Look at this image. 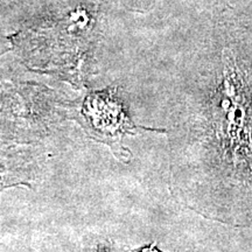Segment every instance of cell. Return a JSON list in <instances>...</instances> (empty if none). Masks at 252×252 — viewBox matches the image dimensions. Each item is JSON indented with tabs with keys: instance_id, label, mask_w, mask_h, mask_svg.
<instances>
[{
	"instance_id": "obj_1",
	"label": "cell",
	"mask_w": 252,
	"mask_h": 252,
	"mask_svg": "<svg viewBox=\"0 0 252 252\" xmlns=\"http://www.w3.org/2000/svg\"><path fill=\"white\" fill-rule=\"evenodd\" d=\"M82 125L94 139L110 145L113 152H123L122 139L135 134L138 126L131 122L117 99L106 94H94L84 100L81 109Z\"/></svg>"
}]
</instances>
